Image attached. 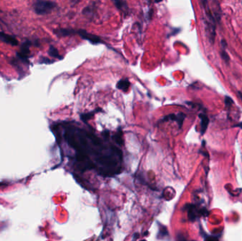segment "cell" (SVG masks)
Returning a JSON list of instances; mask_svg holds the SVG:
<instances>
[{
  "label": "cell",
  "mask_w": 242,
  "mask_h": 241,
  "mask_svg": "<svg viewBox=\"0 0 242 241\" xmlns=\"http://www.w3.org/2000/svg\"><path fill=\"white\" fill-rule=\"evenodd\" d=\"M56 6L53 2L47 0H38L34 4L33 9L35 12L38 15H45L51 12Z\"/></svg>",
  "instance_id": "1"
},
{
  "label": "cell",
  "mask_w": 242,
  "mask_h": 241,
  "mask_svg": "<svg viewBox=\"0 0 242 241\" xmlns=\"http://www.w3.org/2000/svg\"><path fill=\"white\" fill-rule=\"evenodd\" d=\"M186 208L187 209L188 218L190 221H194L198 217L203 215L204 213H207V211L198 208L195 204H187Z\"/></svg>",
  "instance_id": "2"
},
{
  "label": "cell",
  "mask_w": 242,
  "mask_h": 241,
  "mask_svg": "<svg viewBox=\"0 0 242 241\" xmlns=\"http://www.w3.org/2000/svg\"><path fill=\"white\" fill-rule=\"evenodd\" d=\"M75 34L79 35L80 37H82L84 40L89 41L92 44H99V43H103L101 39L98 37L97 36L94 35V34L89 33L84 30H79V31H75Z\"/></svg>",
  "instance_id": "3"
},
{
  "label": "cell",
  "mask_w": 242,
  "mask_h": 241,
  "mask_svg": "<svg viewBox=\"0 0 242 241\" xmlns=\"http://www.w3.org/2000/svg\"><path fill=\"white\" fill-rule=\"evenodd\" d=\"M96 160L99 164L108 167H115L117 165V161L110 156H99Z\"/></svg>",
  "instance_id": "4"
},
{
  "label": "cell",
  "mask_w": 242,
  "mask_h": 241,
  "mask_svg": "<svg viewBox=\"0 0 242 241\" xmlns=\"http://www.w3.org/2000/svg\"><path fill=\"white\" fill-rule=\"evenodd\" d=\"M186 115L183 113H179L178 115H175V114H170L169 115L165 116L162 120L164 121H168V120H174L178 122L179 127L181 128L182 125H183V120L185 119Z\"/></svg>",
  "instance_id": "5"
},
{
  "label": "cell",
  "mask_w": 242,
  "mask_h": 241,
  "mask_svg": "<svg viewBox=\"0 0 242 241\" xmlns=\"http://www.w3.org/2000/svg\"><path fill=\"white\" fill-rule=\"evenodd\" d=\"M0 40L6 43V44L12 45V46H16L18 45L17 39L7 33H4V32H0Z\"/></svg>",
  "instance_id": "6"
},
{
  "label": "cell",
  "mask_w": 242,
  "mask_h": 241,
  "mask_svg": "<svg viewBox=\"0 0 242 241\" xmlns=\"http://www.w3.org/2000/svg\"><path fill=\"white\" fill-rule=\"evenodd\" d=\"M54 33L56 34L59 37H65V36L75 35V31L72 29H67V28H61L57 29L54 31Z\"/></svg>",
  "instance_id": "7"
},
{
  "label": "cell",
  "mask_w": 242,
  "mask_h": 241,
  "mask_svg": "<svg viewBox=\"0 0 242 241\" xmlns=\"http://www.w3.org/2000/svg\"><path fill=\"white\" fill-rule=\"evenodd\" d=\"M29 45H28V43H26V44L23 45L21 50V52L19 53H18V56L19 57V58L22 59V60H24V62H28V58H29Z\"/></svg>",
  "instance_id": "8"
},
{
  "label": "cell",
  "mask_w": 242,
  "mask_h": 241,
  "mask_svg": "<svg viewBox=\"0 0 242 241\" xmlns=\"http://www.w3.org/2000/svg\"><path fill=\"white\" fill-rule=\"evenodd\" d=\"M116 86L120 90L123 91L124 92H126L129 89V88H130V83L128 79H121L117 82Z\"/></svg>",
  "instance_id": "9"
},
{
  "label": "cell",
  "mask_w": 242,
  "mask_h": 241,
  "mask_svg": "<svg viewBox=\"0 0 242 241\" xmlns=\"http://www.w3.org/2000/svg\"><path fill=\"white\" fill-rule=\"evenodd\" d=\"M200 118L201 120V133L202 134H203L205 132H206L207 126H208L209 124V119L204 114H200Z\"/></svg>",
  "instance_id": "10"
},
{
  "label": "cell",
  "mask_w": 242,
  "mask_h": 241,
  "mask_svg": "<svg viewBox=\"0 0 242 241\" xmlns=\"http://www.w3.org/2000/svg\"><path fill=\"white\" fill-rule=\"evenodd\" d=\"M99 109H96L95 111H94L93 112H86V113H84V114H82L81 115V119L84 122H86L87 121L89 120L90 119H91L93 118V116L94 115V114L96 113V112H98Z\"/></svg>",
  "instance_id": "11"
},
{
  "label": "cell",
  "mask_w": 242,
  "mask_h": 241,
  "mask_svg": "<svg viewBox=\"0 0 242 241\" xmlns=\"http://www.w3.org/2000/svg\"><path fill=\"white\" fill-rule=\"evenodd\" d=\"M48 53H49L50 56H51L52 57H55V58H57L60 59H63V57H62V56H60V55L59 54L58 50L53 46L50 47L49 50H48Z\"/></svg>",
  "instance_id": "12"
},
{
  "label": "cell",
  "mask_w": 242,
  "mask_h": 241,
  "mask_svg": "<svg viewBox=\"0 0 242 241\" xmlns=\"http://www.w3.org/2000/svg\"><path fill=\"white\" fill-rule=\"evenodd\" d=\"M122 136H123V132H122L121 130H118V132H117L116 134L113 137V139L116 141V143L117 144H119V145H123L124 144V141Z\"/></svg>",
  "instance_id": "13"
},
{
  "label": "cell",
  "mask_w": 242,
  "mask_h": 241,
  "mask_svg": "<svg viewBox=\"0 0 242 241\" xmlns=\"http://www.w3.org/2000/svg\"><path fill=\"white\" fill-rule=\"evenodd\" d=\"M113 2H114L117 8L119 9L120 10H124L127 8L126 2L124 0H113Z\"/></svg>",
  "instance_id": "14"
},
{
  "label": "cell",
  "mask_w": 242,
  "mask_h": 241,
  "mask_svg": "<svg viewBox=\"0 0 242 241\" xmlns=\"http://www.w3.org/2000/svg\"><path fill=\"white\" fill-rule=\"evenodd\" d=\"M168 235H169V233H168L167 228H166L165 226L161 225V228H159V231L158 235L160 236V238H163V237L168 236Z\"/></svg>",
  "instance_id": "15"
},
{
  "label": "cell",
  "mask_w": 242,
  "mask_h": 241,
  "mask_svg": "<svg viewBox=\"0 0 242 241\" xmlns=\"http://www.w3.org/2000/svg\"><path fill=\"white\" fill-rule=\"evenodd\" d=\"M220 55H221V57H222V58L223 59V60H224L225 62H229V57L228 55V54L227 53V52L225 51V48L222 47V50H221L220 52Z\"/></svg>",
  "instance_id": "16"
},
{
  "label": "cell",
  "mask_w": 242,
  "mask_h": 241,
  "mask_svg": "<svg viewBox=\"0 0 242 241\" xmlns=\"http://www.w3.org/2000/svg\"><path fill=\"white\" fill-rule=\"evenodd\" d=\"M40 62L41 64H43V63H45V64H49L50 62H52L51 60H50L49 59H47V58H44V57H43L42 59H41V60L40 61Z\"/></svg>",
  "instance_id": "17"
},
{
  "label": "cell",
  "mask_w": 242,
  "mask_h": 241,
  "mask_svg": "<svg viewBox=\"0 0 242 241\" xmlns=\"http://www.w3.org/2000/svg\"><path fill=\"white\" fill-rule=\"evenodd\" d=\"M103 136H104V137H106V138H108V137H109V132H108V130H106L105 132H103Z\"/></svg>",
  "instance_id": "18"
},
{
  "label": "cell",
  "mask_w": 242,
  "mask_h": 241,
  "mask_svg": "<svg viewBox=\"0 0 242 241\" xmlns=\"http://www.w3.org/2000/svg\"><path fill=\"white\" fill-rule=\"evenodd\" d=\"M138 238H139V233H136L133 235V240H137Z\"/></svg>",
  "instance_id": "19"
},
{
  "label": "cell",
  "mask_w": 242,
  "mask_h": 241,
  "mask_svg": "<svg viewBox=\"0 0 242 241\" xmlns=\"http://www.w3.org/2000/svg\"><path fill=\"white\" fill-rule=\"evenodd\" d=\"M236 127H239L241 128V129H242V122L238 124V125H236Z\"/></svg>",
  "instance_id": "20"
},
{
  "label": "cell",
  "mask_w": 242,
  "mask_h": 241,
  "mask_svg": "<svg viewBox=\"0 0 242 241\" xmlns=\"http://www.w3.org/2000/svg\"><path fill=\"white\" fill-rule=\"evenodd\" d=\"M163 0H154V2H156V3H159V2H162Z\"/></svg>",
  "instance_id": "21"
}]
</instances>
